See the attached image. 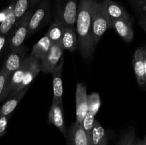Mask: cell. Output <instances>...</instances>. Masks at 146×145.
Segmentation results:
<instances>
[{
  "mask_svg": "<svg viewBox=\"0 0 146 145\" xmlns=\"http://www.w3.org/2000/svg\"><path fill=\"white\" fill-rule=\"evenodd\" d=\"M98 0H80L77 10L76 32L80 53L84 59L91 58L95 51L92 36L91 16L94 4Z\"/></svg>",
  "mask_w": 146,
  "mask_h": 145,
  "instance_id": "6da1fadb",
  "label": "cell"
},
{
  "mask_svg": "<svg viewBox=\"0 0 146 145\" xmlns=\"http://www.w3.org/2000/svg\"><path fill=\"white\" fill-rule=\"evenodd\" d=\"M93 40L95 46L99 43L104 33L110 28V19L107 16L101 1H97L93 8L91 16Z\"/></svg>",
  "mask_w": 146,
  "mask_h": 145,
  "instance_id": "7a4b0ae2",
  "label": "cell"
},
{
  "mask_svg": "<svg viewBox=\"0 0 146 145\" xmlns=\"http://www.w3.org/2000/svg\"><path fill=\"white\" fill-rule=\"evenodd\" d=\"M77 10V0H61L57 6L55 21L76 31Z\"/></svg>",
  "mask_w": 146,
  "mask_h": 145,
  "instance_id": "3957f363",
  "label": "cell"
},
{
  "mask_svg": "<svg viewBox=\"0 0 146 145\" xmlns=\"http://www.w3.org/2000/svg\"><path fill=\"white\" fill-rule=\"evenodd\" d=\"M31 15L32 12L31 11H27L24 16L16 22L9 38V46L11 51L22 45L24 40L28 36L29 23Z\"/></svg>",
  "mask_w": 146,
  "mask_h": 145,
  "instance_id": "277c9868",
  "label": "cell"
},
{
  "mask_svg": "<svg viewBox=\"0 0 146 145\" xmlns=\"http://www.w3.org/2000/svg\"><path fill=\"white\" fill-rule=\"evenodd\" d=\"M31 58H32L31 55H27L19 68L10 75L7 84H6L4 92H3L1 102L17 92L19 86L22 82L24 74L31 63Z\"/></svg>",
  "mask_w": 146,
  "mask_h": 145,
  "instance_id": "5b68a950",
  "label": "cell"
},
{
  "mask_svg": "<svg viewBox=\"0 0 146 145\" xmlns=\"http://www.w3.org/2000/svg\"><path fill=\"white\" fill-rule=\"evenodd\" d=\"M64 118L62 99L53 100L52 105L48 113V122L58 128L64 137L66 139L67 132Z\"/></svg>",
  "mask_w": 146,
  "mask_h": 145,
  "instance_id": "8992f818",
  "label": "cell"
},
{
  "mask_svg": "<svg viewBox=\"0 0 146 145\" xmlns=\"http://www.w3.org/2000/svg\"><path fill=\"white\" fill-rule=\"evenodd\" d=\"M65 50L61 46V44H52L49 52L46 56L41 61V72L44 73L51 72L52 69L55 68L61 58Z\"/></svg>",
  "mask_w": 146,
  "mask_h": 145,
  "instance_id": "52a82bcc",
  "label": "cell"
},
{
  "mask_svg": "<svg viewBox=\"0 0 146 145\" xmlns=\"http://www.w3.org/2000/svg\"><path fill=\"white\" fill-rule=\"evenodd\" d=\"M88 112V94L86 87L83 83H78L76 90V115L78 124L82 123Z\"/></svg>",
  "mask_w": 146,
  "mask_h": 145,
  "instance_id": "ba28073f",
  "label": "cell"
},
{
  "mask_svg": "<svg viewBox=\"0 0 146 145\" xmlns=\"http://www.w3.org/2000/svg\"><path fill=\"white\" fill-rule=\"evenodd\" d=\"M26 55L27 48L24 45H21L19 48L12 50L6 58L2 68L11 75L19 68L23 61L27 56Z\"/></svg>",
  "mask_w": 146,
  "mask_h": 145,
  "instance_id": "9c48e42d",
  "label": "cell"
},
{
  "mask_svg": "<svg viewBox=\"0 0 146 145\" xmlns=\"http://www.w3.org/2000/svg\"><path fill=\"white\" fill-rule=\"evenodd\" d=\"M48 14V4L47 0H45L40 3L37 9L36 10L34 14H32L31 18H30L29 23L28 36H31L35 34L39 29Z\"/></svg>",
  "mask_w": 146,
  "mask_h": 145,
  "instance_id": "30bf717a",
  "label": "cell"
},
{
  "mask_svg": "<svg viewBox=\"0 0 146 145\" xmlns=\"http://www.w3.org/2000/svg\"><path fill=\"white\" fill-rule=\"evenodd\" d=\"M110 28L113 29L126 42L133 41L134 31L132 19H117L110 21Z\"/></svg>",
  "mask_w": 146,
  "mask_h": 145,
  "instance_id": "8fae6325",
  "label": "cell"
},
{
  "mask_svg": "<svg viewBox=\"0 0 146 145\" xmlns=\"http://www.w3.org/2000/svg\"><path fill=\"white\" fill-rule=\"evenodd\" d=\"M66 139L67 145H91L82 125L76 121L68 129Z\"/></svg>",
  "mask_w": 146,
  "mask_h": 145,
  "instance_id": "7c38bea8",
  "label": "cell"
},
{
  "mask_svg": "<svg viewBox=\"0 0 146 145\" xmlns=\"http://www.w3.org/2000/svg\"><path fill=\"white\" fill-rule=\"evenodd\" d=\"M101 4L110 21L117 19H132L128 11L118 3L113 0H103Z\"/></svg>",
  "mask_w": 146,
  "mask_h": 145,
  "instance_id": "4fadbf2b",
  "label": "cell"
},
{
  "mask_svg": "<svg viewBox=\"0 0 146 145\" xmlns=\"http://www.w3.org/2000/svg\"><path fill=\"white\" fill-rule=\"evenodd\" d=\"M133 68L136 81L140 87L145 85V70H144L143 58V46L137 48L133 58Z\"/></svg>",
  "mask_w": 146,
  "mask_h": 145,
  "instance_id": "5bb4252c",
  "label": "cell"
},
{
  "mask_svg": "<svg viewBox=\"0 0 146 145\" xmlns=\"http://www.w3.org/2000/svg\"><path fill=\"white\" fill-rule=\"evenodd\" d=\"M29 86L23 88L21 90L18 91L13 95L8 98L7 100L0 107V116H9L11 115L15 108L18 105L19 102L21 101L23 97L24 96Z\"/></svg>",
  "mask_w": 146,
  "mask_h": 145,
  "instance_id": "9a60e30c",
  "label": "cell"
},
{
  "mask_svg": "<svg viewBox=\"0 0 146 145\" xmlns=\"http://www.w3.org/2000/svg\"><path fill=\"white\" fill-rule=\"evenodd\" d=\"M64 60L62 58L58 65L52 69L51 73L53 78V92L54 98L53 100L62 99L63 96V81H62V70L64 66Z\"/></svg>",
  "mask_w": 146,
  "mask_h": 145,
  "instance_id": "2e32d148",
  "label": "cell"
},
{
  "mask_svg": "<svg viewBox=\"0 0 146 145\" xmlns=\"http://www.w3.org/2000/svg\"><path fill=\"white\" fill-rule=\"evenodd\" d=\"M40 63H41V61L40 60L37 59V58L32 56L31 63H30L29 65L28 68H27V71H26L25 74H24L22 82H21V83L19 86L17 92L21 90L23 88H26V87L29 86L31 82L35 79L36 77L41 72Z\"/></svg>",
  "mask_w": 146,
  "mask_h": 145,
  "instance_id": "e0dca14e",
  "label": "cell"
},
{
  "mask_svg": "<svg viewBox=\"0 0 146 145\" xmlns=\"http://www.w3.org/2000/svg\"><path fill=\"white\" fill-rule=\"evenodd\" d=\"M51 45H52V42L45 35L33 45L31 53L29 55L41 61L46 56L48 53L49 52Z\"/></svg>",
  "mask_w": 146,
  "mask_h": 145,
  "instance_id": "ac0fdd59",
  "label": "cell"
},
{
  "mask_svg": "<svg viewBox=\"0 0 146 145\" xmlns=\"http://www.w3.org/2000/svg\"><path fill=\"white\" fill-rule=\"evenodd\" d=\"M61 45L64 50L74 52L77 50L78 41L76 31L65 27L61 40Z\"/></svg>",
  "mask_w": 146,
  "mask_h": 145,
  "instance_id": "d6986e66",
  "label": "cell"
},
{
  "mask_svg": "<svg viewBox=\"0 0 146 145\" xmlns=\"http://www.w3.org/2000/svg\"><path fill=\"white\" fill-rule=\"evenodd\" d=\"M14 1L12 0L5 18L0 23V35H9L17 22L14 13Z\"/></svg>",
  "mask_w": 146,
  "mask_h": 145,
  "instance_id": "ffe728a7",
  "label": "cell"
},
{
  "mask_svg": "<svg viewBox=\"0 0 146 145\" xmlns=\"http://www.w3.org/2000/svg\"><path fill=\"white\" fill-rule=\"evenodd\" d=\"M92 145H108V135L98 120L94 122L91 134Z\"/></svg>",
  "mask_w": 146,
  "mask_h": 145,
  "instance_id": "44dd1931",
  "label": "cell"
},
{
  "mask_svg": "<svg viewBox=\"0 0 146 145\" xmlns=\"http://www.w3.org/2000/svg\"><path fill=\"white\" fill-rule=\"evenodd\" d=\"M64 28V26L55 21L50 26L46 36L51 40L52 44H61Z\"/></svg>",
  "mask_w": 146,
  "mask_h": 145,
  "instance_id": "7402d4cb",
  "label": "cell"
},
{
  "mask_svg": "<svg viewBox=\"0 0 146 145\" xmlns=\"http://www.w3.org/2000/svg\"><path fill=\"white\" fill-rule=\"evenodd\" d=\"M101 102L99 94L97 92H92L88 95V113L96 116L100 107Z\"/></svg>",
  "mask_w": 146,
  "mask_h": 145,
  "instance_id": "603a6c76",
  "label": "cell"
},
{
  "mask_svg": "<svg viewBox=\"0 0 146 145\" xmlns=\"http://www.w3.org/2000/svg\"><path fill=\"white\" fill-rule=\"evenodd\" d=\"M31 0H15L14 6V13L16 21H18L27 12Z\"/></svg>",
  "mask_w": 146,
  "mask_h": 145,
  "instance_id": "cb8c5ba5",
  "label": "cell"
},
{
  "mask_svg": "<svg viewBox=\"0 0 146 145\" xmlns=\"http://www.w3.org/2000/svg\"><path fill=\"white\" fill-rule=\"evenodd\" d=\"M136 136H135V129L130 128L123 135L120 140L118 145H135Z\"/></svg>",
  "mask_w": 146,
  "mask_h": 145,
  "instance_id": "d4e9b609",
  "label": "cell"
},
{
  "mask_svg": "<svg viewBox=\"0 0 146 145\" xmlns=\"http://www.w3.org/2000/svg\"><path fill=\"white\" fill-rule=\"evenodd\" d=\"M9 76L10 74L8 73L5 70L1 68V71H0V102H1V96H2L3 92L5 88L6 84H7Z\"/></svg>",
  "mask_w": 146,
  "mask_h": 145,
  "instance_id": "484cf974",
  "label": "cell"
},
{
  "mask_svg": "<svg viewBox=\"0 0 146 145\" xmlns=\"http://www.w3.org/2000/svg\"><path fill=\"white\" fill-rule=\"evenodd\" d=\"M9 116H0V137L4 136L6 134L7 125H8L9 120L10 119Z\"/></svg>",
  "mask_w": 146,
  "mask_h": 145,
  "instance_id": "4316f807",
  "label": "cell"
},
{
  "mask_svg": "<svg viewBox=\"0 0 146 145\" xmlns=\"http://www.w3.org/2000/svg\"><path fill=\"white\" fill-rule=\"evenodd\" d=\"M133 2L139 11V14L146 11V0H133Z\"/></svg>",
  "mask_w": 146,
  "mask_h": 145,
  "instance_id": "83f0119b",
  "label": "cell"
},
{
  "mask_svg": "<svg viewBox=\"0 0 146 145\" xmlns=\"http://www.w3.org/2000/svg\"><path fill=\"white\" fill-rule=\"evenodd\" d=\"M9 35H0V55L4 51L6 45L9 44Z\"/></svg>",
  "mask_w": 146,
  "mask_h": 145,
  "instance_id": "f1b7e54d",
  "label": "cell"
},
{
  "mask_svg": "<svg viewBox=\"0 0 146 145\" xmlns=\"http://www.w3.org/2000/svg\"><path fill=\"white\" fill-rule=\"evenodd\" d=\"M143 58L144 70H145V85H146V46H143Z\"/></svg>",
  "mask_w": 146,
  "mask_h": 145,
  "instance_id": "f546056e",
  "label": "cell"
},
{
  "mask_svg": "<svg viewBox=\"0 0 146 145\" xmlns=\"http://www.w3.org/2000/svg\"><path fill=\"white\" fill-rule=\"evenodd\" d=\"M139 23L146 24V11H143L139 14Z\"/></svg>",
  "mask_w": 146,
  "mask_h": 145,
  "instance_id": "4dcf8cb0",
  "label": "cell"
},
{
  "mask_svg": "<svg viewBox=\"0 0 146 145\" xmlns=\"http://www.w3.org/2000/svg\"><path fill=\"white\" fill-rule=\"evenodd\" d=\"M41 1V0H31V2H30V7H34L35 6H36Z\"/></svg>",
  "mask_w": 146,
  "mask_h": 145,
  "instance_id": "1f68e13d",
  "label": "cell"
},
{
  "mask_svg": "<svg viewBox=\"0 0 146 145\" xmlns=\"http://www.w3.org/2000/svg\"><path fill=\"white\" fill-rule=\"evenodd\" d=\"M135 145H146V144H145V142H143V139H137V138H136Z\"/></svg>",
  "mask_w": 146,
  "mask_h": 145,
  "instance_id": "d6a6232c",
  "label": "cell"
},
{
  "mask_svg": "<svg viewBox=\"0 0 146 145\" xmlns=\"http://www.w3.org/2000/svg\"><path fill=\"white\" fill-rule=\"evenodd\" d=\"M140 25L141 26V27L143 28V30L145 31V32L146 33V24H140Z\"/></svg>",
  "mask_w": 146,
  "mask_h": 145,
  "instance_id": "836d02e7",
  "label": "cell"
},
{
  "mask_svg": "<svg viewBox=\"0 0 146 145\" xmlns=\"http://www.w3.org/2000/svg\"><path fill=\"white\" fill-rule=\"evenodd\" d=\"M143 142H145V144H146V134H145V137H144V139H143Z\"/></svg>",
  "mask_w": 146,
  "mask_h": 145,
  "instance_id": "e575fe53",
  "label": "cell"
}]
</instances>
